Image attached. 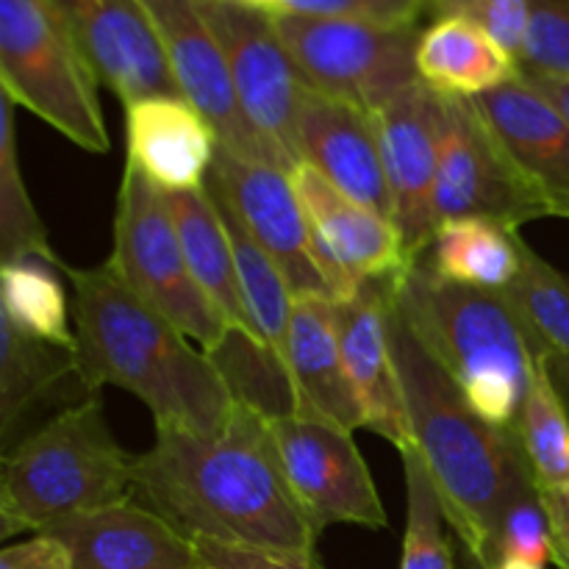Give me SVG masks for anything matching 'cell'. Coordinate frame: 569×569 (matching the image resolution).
I'll return each instance as SVG.
<instances>
[{
  "mask_svg": "<svg viewBox=\"0 0 569 569\" xmlns=\"http://www.w3.org/2000/svg\"><path fill=\"white\" fill-rule=\"evenodd\" d=\"M133 500L192 542L320 569V533L283 478L264 417L244 403L214 437L156 428L153 448L133 459Z\"/></svg>",
  "mask_w": 569,
  "mask_h": 569,
  "instance_id": "6da1fadb",
  "label": "cell"
},
{
  "mask_svg": "<svg viewBox=\"0 0 569 569\" xmlns=\"http://www.w3.org/2000/svg\"><path fill=\"white\" fill-rule=\"evenodd\" d=\"M389 342L415 450L442 500L470 569L498 565V531L511 503L537 492L515 431L476 415L450 372L428 353L389 298Z\"/></svg>",
  "mask_w": 569,
  "mask_h": 569,
  "instance_id": "7a4b0ae2",
  "label": "cell"
},
{
  "mask_svg": "<svg viewBox=\"0 0 569 569\" xmlns=\"http://www.w3.org/2000/svg\"><path fill=\"white\" fill-rule=\"evenodd\" d=\"M76 376L87 389L120 387L142 400L156 428L214 437L237 406L206 350H194L164 315L150 309L109 264L70 267Z\"/></svg>",
  "mask_w": 569,
  "mask_h": 569,
  "instance_id": "3957f363",
  "label": "cell"
},
{
  "mask_svg": "<svg viewBox=\"0 0 569 569\" xmlns=\"http://www.w3.org/2000/svg\"><path fill=\"white\" fill-rule=\"evenodd\" d=\"M389 298L459 383L470 409L489 426L515 431L537 356L548 350L539 348L506 292L459 287L417 259L389 283Z\"/></svg>",
  "mask_w": 569,
  "mask_h": 569,
  "instance_id": "277c9868",
  "label": "cell"
},
{
  "mask_svg": "<svg viewBox=\"0 0 569 569\" xmlns=\"http://www.w3.org/2000/svg\"><path fill=\"white\" fill-rule=\"evenodd\" d=\"M133 459L117 445L98 395L64 409L6 450L0 533H44L70 517L133 500Z\"/></svg>",
  "mask_w": 569,
  "mask_h": 569,
  "instance_id": "5b68a950",
  "label": "cell"
},
{
  "mask_svg": "<svg viewBox=\"0 0 569 569\" xmlns=\"http://www.w3.org/2000/svg\"><path fill=\"white\" fill-rule=\"evenodd\" d=\"M0 87L89 153H109L98 76L56 0H0Z\"/></svg>",
  "mask_w": 569,
  "mask_h": 569,
  "instance_id": "8992f818",
  "label": "cell"
},
{
  "mask_svg": "<svg viewBox=\"0 0 569 569\" xmlns=\"http://www.w3.org/2000/svg\"><path fill=\"white\" fill-rule=\"evenodd\" d=\"M106 264L183 337L214 350L228 326L194 281L161 189L126 161L114 211V250Z\"/></svg>",
  "mask_w": 569,
  "mask_h": 569,
  "instance_id": "52a82bcc",
  "label": "cell"
},
{
  "mask_svg": "<svg viewBox=\"0 0 569 569\" xmlns=\"http://www.w3.org/2000/svg\"><path fill=\"white\" fill-rule=\"evenodd\" d=\"M272 20L315 92L376 114L420 83V26H372L300 14H272Z\"/></svg>",
  "mask_w": 569,
  "mask_h": 569,
  "instance_id": "ba28073f",
  "label": "cell"
},
{
  "mask_svg": "<svg viewBox=\"0 0 569 569\" xmlns=\"http://www.w3.org/2000/svg\"><path fill=\"white\" fill-rule=\"evenodd\" d=\"M198 6L226 50L244 117L292 172L300 164V106L311 87L278 37L276 20L239 0H198Z\"/></svg>",
  "mask_w": 569,
  "mask_h": 569,
  "instance_id": "9c48e42d",
  "label": "cell"
},
{
  "mask_svg": "<svg viewBox=\"0 0 569 569\" xmlns=\"http://www.w3.org/2000/svg\"><path fill=\"white\" fill-rule=\"evenodd\" d=\"M445 98V94H442ZM550 217L548 206L511 164L472 100L445 98L433 220H489L517 231Z\"/></svg>",
  "mask_w": 569,
  "mask_h": 569,
  "instance_id": "30bf717a",
  "label": "cell"
},
{
  "mask_svg": "<svg viewBox=\"0 0 569 569\" xmlns=\"http://www.w3.org/2000/svg\"><path fill=\"white\" fill-rule=\"evenodd\" d=\"M278 465L317 533L328 526L387 528L381 495L353 431L306 417H264Z\"/></svg>",
  "mask_w": 569,
  "mask_h": 569,
  "instance_id": "8fae6325",
  "label": "cell"
},
{
  "mask_svg": "<svg viewBox=\"0 0 569 569\" xmlns=\"http://www.w3.org/2000/svg\"><path fill=\"white\" fill-rule=\"evenodd\" d=\"M289 176L309 217L315 259L333 303L359 295L370 281H398L415 264L392 217L339 192L306 161Z\"/></svg>",
  "mask_w": 569,
  "mask_h": 569,
  "instance_id": "7c38bea8",
  "label": "cell"
},
{
  "mask_svg": "<svg viewBox=\"0 0 569 569\" xmlns=\"http://www.w3.org/2000/svg\"><path fill=\"white\" fill-rule=\"evenodd\" d=\"M164 44L178 94L214 128L220 148L242 159L283 167L239 106L226 50L206 22L198 0H142ZM287 170V167H283Z\"/></svg>",
  "mask_w": 569,
  "mask_h": 569,
  "instance_id": "4fadbf2b",
  "label": "cell"
},
{
  "mask_svg": "<svg viewBox=\"0 0 569 569\" xmlns=\"http://www.w3.org/2000/svg\"><path fill=\"white\" fill-rule=\"evenodd\" d=\"M206 187L237 214L244 231L281 267L292 295H328L315 259L309 217L289 170L217 150Z\"/></svg>",
  "mask_w": 569,
  "mask_h": 569,
  "instance_id": "5bb4252c",
  "label": "cell"
},
{
  "mask_svg": "<svg viewBox=\"0 0 569 569\" xmlns=\"http://www.w3.org/2000/svg\"><path fill=\"white\" fill-rule=\"evenodd\" d=\"M442 94L426 83H415L372 114L392 198V220L415 261L426 256L437 231L433 181L442 137Z\"/></svg>",
  "mask_w": 569,
  "mask_h": 569,
  "instance_id": "9a60e30c",
  "label": "cell"
},
{
  "mask_svg": "<svg viewBox=\"0 0 569 569\" xmlns=\"http://www.w3.org/2000/svg\"><path fill=\"white\" fill-rule=\"evenodd\" d=\"M81 42L100 87L122 106L178 94L164 44L142 0H56Z\"/></svg>",
  "mask_w": 569,
  "mask_h": 569,
  "instance_id": "2e32d148",
  "label": "cell"
},
{
  "mask_svg": "<svg viewBox=\"0 0 569 569\" xmlns=\"http://www.w3.org/2000/svg\"><path fill=\"white\" fill-rule=\"evenodd\" d=\"M333 311L342 339L345 372L365 428L392 442L398 453L415 450V433L389 342V283H365L359 295L333 303Z\"/></svg>",
  "mask_w": 569,
  "mask_h": 569,
  "instance_id": "e0dca14e",
  "label": "cell"
},
{
  "mask_svg": "<svg viewBox=\"0 0 569 569\" xmlns=\"http://www.w3.org/2000/svg\"><path fill=\"white\" fill-rule=\"evenodd\" d=\"M511 164L542 198L550 217L569 220V117L526 76L472 98Z\"/></svg>",
  "mask_w": 569,
  "mask_h": 569,
  "instance_id": "ac0fdd59",
  "label": "cell"
},
{
  "mask_svg": "<svg viewBox=\"0 0 569 569\" xmlns=\"http://www.w3.org/2000/svg\"><path fill=\"white\" fill-rule=\"evenodd\" d=\"M298 153L339 192L392 217L372 114L309 89L298 117Z\"/></svg>",
  "mask_w": 569,
  "mask_h": 569,
  "instance_id": "d6986e66",
  "label": "cell"
},
{
  "mask_svg": "<svg viewBox=\"0 0 569 569\" xmlns=\"http://www.w3.org/2000/svg\"><path fill=\"white\" fill-rule=\"evenodd\" d=\"M44 533L70 550L76 569L198 567V548L192 539L139 500L70 517Z\"/></svg>",
  "mask_w": 569,
  "mask_h": 569,
  "instance_id": "ffe728a7",
  "label": "cell"
},
{
  "mask_svg": "<svg viewBox=\"0 0 569 569\" xmlns=\"http://www.w3.org/2000/svg\"><path fill=\"white\" fill-rule=\"evenodd\" d=\"M217 150L220 139L211 122L181 94L126 106V161L161 192L203 189Z\"/></svg>",
  "mask_w": 569,
  "mask_h": 569,
  "instance_id": "44dd1931",
  "label": "cell"
},
{
  "mask_svg": "<svg viewBox=\"0 0 569 569\" xmlns=\"http://www.w3.org/2000/svg\"><path fill=\"white\" fill-rule=\"evenodd\" d=\"M289 376L298 409L295 417L326 420L339 428H365L342 359L333 300L298 295L289 322Z\"/></svg>",
  "mask_w": 569,
  "mask_h": 569,
  "instance_id": "7402d4cb",
  "label": "cell"
},
{
  "mask_svg": "<svg viewBox=\"0 0 569 569\" xmlns=\"http://www.w3.org/2000/svg\"><path fill=\"white\" fill-rule=\"evenodd\" d=\"M517 76V56L472 22L445 17L420 31L417 78L445 98H481L511 83Z\"/></svg>",
  "mask_w": 569,
  "mask_h": 569,
  "instance_id": "603a6c76",
  "label": "cell"
},
{
  "mask_svg": "<svg viewBox=\"0 0 569 569\" xmlns=\"http://www.w3.org/2000/svg\"><path fill=\"white\" fill-rule=\"evenodd\" d=\"M164 200L176 222L189 270L209 303L228 328L253 333L242 292H239L233 244L214 194L209 192V187H203L194 192H164Z\"/></svg>",
  "mask_w": 569,
  "mask_h": 569,
  "instance_id": "cb8c5ba5",
  "label": "cell"
},
{
  "mask_svg": "<svg viewBox=\"0 0 569 569\" xmlns=\"http://www.w3.org/2000/svg\"><path fill=\"white\" fill-rule=\"evenodd\" d=\"M526 242L511 228L489 220H445L433 231L422 261L459 287L506 292L522 270Z\"/></svg>",
  "mask_w": 569,
  "mask_h": 569,
  "instance_id": "d4e9b609",
  "label": "cell"
},
{
  "mask_svg": "<svg viewBox=\"0 0 569 569\" xmlns=\"http://www.w3.org/2000/svg\"><path fill=\"white\" fill-rule=\"evenodd\" d=\"M214 200L217 206H220L228 237H231L233 244L239 292H242L244 311H248L250 317V328H253L256 339H259L264 348H270L289 372V322H292L295 295L292 289H289L287 276H283L281 267L259 248V242L244 231V226L237 220V214H233L217 194Z\"/></svg>",
  "mask_w": 569,
  "mask_h": 569,
  "instance_id": "484cf974",
  "label": "cell"
},
{
  "mask_svg": "<svg viewBox=\"0 0 569 569\" xmlns=\"http://www.w3.org/2000/svg\"><path fill=\"white\" fill-rule=\"evenodd\" d=\"M515 433L533 483L569 492V411L548 370V353L537 356Z\"/></svg>",
  "mask_w": 569,
  "mask_h": 569,
  "instance_id": "4316f807",
  "label": "cell"
},
{
  "mask_svg": "<svg viewBox=\"0 0 569 569\" xmlns=\"http://www.w3.org/2000/svg\"><path fill=\"white\" fill-rule=\"evenodd\" d=\"M70 372L76 376L72 350L26 337L0 315V439L6 448L31 403Z\"/></svg>",
  "mask_w": 569,
  "mask_h": 569,
  "instance_id": "83f0119b",
  "label": "cell"
},
{
  "mask_svg": "<svg viewBox=\"0 0 569 569\" xmlns=\"http://www.w3.org/2000/svg\"><path fill=\"white\" fill-rule=\"evenodd\" d=\"M0 315L26 337L76 353V328H70V306L50 264L39 259H17L0 264Z\"/></svg>",
  "mask_w": 569,
  "mask_h": 569,
  "instance_id": "f1b7e54d",
  "label": "cell"
},
{
  "mask_svg": "<svg viewBox=\"0 0 569 569\" xmlns=\"http://www.w3.org/2000/svg\"><path fill=\"white\" fill-rule=\"evenodd\" d=\"M0 117H3L0 122V264L17 259H39L61 270L64 261L50 248L48 228L22 178L20 153H17L14 100L9 94H3Z\"/></svg>",
  "mask_w": 569,
  "mask_h": 569,
  "instance_id": "f546056e",
  "label": "cell"
},
{
  "mask_svg": "<svg viewBox=\"0 0 569 569\" xmlns=\"http://www.w3.org/2000/svg\"><path fill=\"white\" fill-rule=\"evenodd\" d=\"M220 376L226 378L237 403L250 406L261 417H289L298 409L292 378L270 348L250 331L228 328L214 350H206Z\"/></svg>",
  "mask_w": 569,
  "mask_h": 569,
  "instance_id": "4dcf8cb0",
  "label": "cell"
},
{
  "mask_svg": "<svg viewBox=\"0 0 569 569\" xmlns=\"http://www.w3.org/2000/svg\"><path fill=\"white\" fill-rule=\"evenodd\" d=\"M506 298L539 348L569 359V278L565 272L526 244L522 270L506 289Z\"/></svg>",
  "mask_w": 569,
  "mask_h": 569,
  "instance_id": "1f68e13d",
  "label": "cell"
},
{
  "mask_svg": "<svg viewBox=\"0 0 569 569\" xmlns=\"http://www.w3.org/2000/svg\"><path fill=\"white\" fill-rule=\"evenodd\" d=\"M406 476V531L400 569H456L448 517L417 450L400 453Z\"/></svg>",
  "mask_w": 569,
  "mask_h": 569,
  "instance_id": "d6a6232c",
  "label": "cell"
},
{
  "mask_svg": "<svg viewBox=\"0 0 569 569\" xmlns=\"http://www.w3.org/2000/svg\"><path fill=\"white\" fill-rule=\"evenodd\" d=\"M531 22L520 53V70L569 78V0H528Z\"/></svg>",
  "mask_w": 569,
  "mask_h": 569,
  "instance_id": "836d02e7",
  "label": "cell"
},
{
  "mask_svg": "<svg viewBox=\"0 0 569 569\" xmlns=\"http://www.w3.org/2000/svg\"><path fill=\"white\" fill-rule=\"evenodd\" d=\"M428 17H459L472 22L520 59L531 22V6L528 0H428Z\"/></svg>",
  "mask_w": 569,
  "mask_h": 569,
  "instance_id": "e575fe53",
  "label": "cell"
},
{
  "mask_svg": "<svg viewBox=\"0 0 569 569\" xmlns=\"http://www.w3.org/2000/svg\"><path fill=\"white\" fill-rule=\"evenodd\" d=\"M503 559H522L542 567L553 561L550 520L539 492L520 498L503 515L498 531V561Z\"/></svg>",
  "mask_w": 569,
  "mask_h": 569,
  "instance_id": "d590c367",
  "label": "cell"
},
{
  "mask_svg": "<svg viewBox=\"0 0 569 569\" xmlns=\"http://www.w3.org/2000/svg\"><path fill=\"white\" fill-rule=\"evenodd\" d=\"M281 14L356 20L372 26H420L428 0H283Z\"/></svg>",
  "mask_w": 569,
  "mask_h": 569,
  "instance_id": "8d00e7d4",
  "label": "cell"
},
{
  "mask_svg": "<svg viewBox=\"0 0 569 569\" xmlns=\"http://www.w3.org/2000/svg\"><path fill=\"white\" fill-rule=\"evenodd\" d=\"M0 569H76L64 545L50 533H37L0 553Z\"/></svg>",
  "mask_w": 569,
  "mask_h": 569,
  "instance_id": "74e56055",
  "label": "cell"
},
{
  "mask_svg": "<svg viewBox=\"0 0 569 569\" xmlns=\"http://www.w3.org/2000/svg\"><path fill=\"white\" fill-rule=\"evenodd\" d=\"M194 548H198V567L194 569H300L287 561L270 559V556L250 553V550H233L211 542H194Z\"/></svg>",
  "mask_w": 569,
  "mask_h": 569,
  "instance_id": "f35d334b",
  "label": "cell"
},
{
  "mask_svg": "<svg viewBox=\"0 0 569 569\" xmlns=\"http://www.w3.org/2000/svg\"><path fill=\"white\" fill-rule=\"evenodd\" d=\"M545 511L550 520V537H553V565L569 569V492L561 489L537 487Z\"/></svg>",
  "mask_w": 569,
  "mask_h": 569,
  "instance_id": "ab89813d",
  "label": "cell"
},
{
  "mask_svg": "<svg viewBox=\"0 0 569 569\" xmlns=\"http://www.w3.org/2000/svg\"><path fill=\"white\" fill-rule=\"evenodd\" d=\"M522 72V70H520ZM545 98L553 100L561 111L569 117V78H553V76H537V72H522Z\"/></svg>",
  "mask_w": 569,
  "mask_h": 569,
  "instance_id": "60d3db41",
  "label": "cell"
},
{
  "mask_svg": "<svg viewBox=\"0 0 569 569\" xmlns=\"http://www.w3.org/2000/svg\"><path fill=\"white\" fill-rule=\"evenodd\" d=\"M548 370H550V376H553L556 389H559L561 400H565V406L569 411V359H565V356L548 353Z\"/></svg>",
  "mask_w": 569,
  "mask_h": 569,
  "instance_id": "b9f144b4",
  "label": "cell"
},
{
  "mask_svg": "<svg viewBox=\"0 0 569 569\" xmlns=\"http://www.w3.org/2000/svg\"><path fill=\"white\" fill-rule=\"evenodd\" d=\"M239 3L250 6V9L267 11V14H281L283 11V0H239Z\"/></svg>",
  "mask_w": 569,
  "mask_h": 569,
  "instance_id": "7bdbcfd3",
  "label": "cell"
}]
</instances>
